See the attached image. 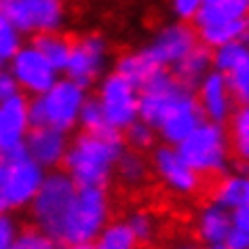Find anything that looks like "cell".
I'll return each mask as SVG.
<instances>
[{
    "mask_svg": "<svg viewBox=\"0 0 249 249\" xmlns=\"http://www.w3.org/2000/svg\"><path fill=\"white\" fill-rule=\"evenodd\" d=\"M203 121L205 116L196 102V93L192 89H186L184 95L167 110V114L157 127V133L165 144L179 146L188 135L195 133V129Z\"/></svg>",
    "mask_w": 249,
    "mask_h": 249,
    "instance_id": "obj_14",
    "label": "cell"
},
{
    "mask_svg": "<svg viewBox=\"0 0 249 249\" xmlns=\"http://www.w3.org/2000/svg\"><path fill=\"white\" fill-rule=\"evenodd\" d=\"M224 245L228 249H249V207L232 211V228Z\"/></svg>",
    "mask_w": 249,
    "mask_h": 249,
    "instance_id": "obj_32",
    "label": "cell"
},
{
    "mask_svg": "<svg viewBox=\"0 0 249 249\" xmlns=\"http://www.w3.org/2000/svg\"><path fill=\"white\" fill-rule=\"evenodd\" d=\"M224 76L228 80V87L232 91L236 104H249V53L243 55L232 68H228Z\"/></svg>",
    "mask_w": 249,
    "mask_h": 249,
    "instance_id": "obj_28",
    "label": "cell"
},
{
    "mask_svg": "<svg viewBox=\"0 0 249 249\" xmlns=\"http://www.w3.org/2000/svg\"><path fill=\"white\" fill-rule=\"evenodd\" d=\"M203 249H228L226 245H224V243H222V245H205Z\"/></svg>",
    "mask_w": 249,
    "mask_h": 249,
    "instance_id": "obj_38",
    "label": "cell"
},
{
    "mask_svg": "<svg viewBox=\"0 0 249 249\" xmlns=\"http://www.w3.org/2000/svg\"><path fill=\"white\" fill-rule=\"evenodd\" d=\"M205 0H169V9L178 21H195L203 9Z\"/></svg>",
    "mask_w": 249,
    "mask_h": 249,
    "instance_id": "obj_35",
    "label": "cell"
},
{
    "mask_svg": "<svg viewBox=\"0 0 249 249\" xmlns=\"http://www.w3.org/2000/svg\"><path fill=\"white\" fill-rule=\"evenodd\" d=\"M108 66V45L99 34H85L72 42L70 61L66 76L76 80L78 85L89 87L106 76Z\"/></svg>",
    "mask_w": 249,
    "mask_h": 249,
    "instance_id": "obj_13",
    "label": "cell"
},
{
    "mask_svg": "<svg viewBox=\"0 0 249 249\" xmlns=\"http://www.w3.org/2000/svg\"><path fill=\"white\" fill-rule=\"evenodd\" d=\"M124 144H127L131 150L135 152H144V150H150L154 146V140H157V129L152 127V124H148L146 121H135L131 127L124 129Z\"/></svg>",
    "mask_w": 249,
    "mask_h": 249,
    "instance_id": "obj_30",
    "label": "cell"
},
{
    "mask_svg": "<svg viewBox=\"0 0 249 249\" xmlns=\"http://www.w3.org/2000/svg\"><path fill=\"white\" fill-rule=\"evenodd\" d=\"M7 68L15 76L23 95L38 97L59 80V70L38 51L34 42L21 45Z\"/></svg>",
    "mask_w": 249,
    "mask_h": 249,
    "instance_id": "obj_9",
    "label": "cell"
},
{
    "mask_svg": "<svg viewBox=\"0 0 249 249\" xmlns=\"http://www.w3.org/2000/svg\"><path fill=\"white\" fill-rule=\"evenodd\" d=\"M196 102L201 106L205 121L228 123L236 110V99L228 87V80L217 70H211L201 83L196 85Z\"/></svg>",
    "mask_w": 249,
    "mask_h": 249,
    "instance_id": "obj_16",
    "label": "cell"
},
{
    "mask_svg": "<svg viewBox=\"0 0 249 249\" xmlns=\"http://www.w3.org/2000/svg\"><path fill=\"white\" fill-rule=\"evenodd\" d=\"M192 169L201 178H217L228 171L232 157L228 129L220 123L203 121L182 144L176 146Z\"/></svg>",
    "mask_w": 249,
    "mask_h": 249,
    "instance_id": "obj_6",
    "label": "cell"
},
{
    "mask_svg": "<svg viewBox=\"0 0 249 249\" xmlns=\"http://www.w3.org/2000/svg\"><path fill=\"white\" fill-rule=\"evenodd\" d=\"M140 249H142V247H140Z\"/></svg>",
    "mask_w": 249,
    "mask_h": 249,
    "instance_id": "obj_42",
    "label": "cell"
},
{
    "mask_svg": "<svg viewBox=\"0 0 249 249\" xmlns=\"http://www.w3.org/2000/svg\"><path fill=\"white\" fill-rule=\"evenodd\" d=\"M32 42L59 72H66L72 53V40H68L59 32H51V34H38Z\"/></svg>",
    "mask_w": 249,
    "mask_h": 249,
    "instance_id": "obj_25",
    "label": "cell"
},
{
    "mask_svg": "<svg viewBox=\"0 0 249 249\" xmlns=\"http://www.w3.org/2000/svg\"><path fill=\"white\" fill-rule=\"evenodd\" d=\"M95 97L114 131L121 133L140 121V89L118 72H110L99 80Z\"/></svg>",
    "mask_w": 249,
    "mask_h": 249,
    "instance_id": "obj_8",
    "label": "cell"
},
{
    "mask_svg": "<svg viewBox=\"0 0 249 249\" xmlns=\"http://www.w3.org/2000/svg\"><path fill=\"white\" fill-rule=\"evenodd\" d=\"M89 249H140V243L127 222L116 220L110 222L99 232V236L91 243Z\"/></svg>",
    "mask_w": 249,
    "mask_h": 249,
    "instance_id": "obj_24",
    "label": "cell"
},
{
    "mask_svg": "<svg viewBox=\"0 0 249 249\" xmlns=\"http://www.w3.org/2000/svg\"><path fill=\"white\" fill-rule=\"evenodd\" d=\"M124 152V140L118 131L80 133L70 142L64 171L83 188H106L116 176Z\"/></svg>",
    "mask_w": 249,
    "mask_h": 249,
    "instance_id": "obj_1",
    "label": "cell"
},
{
    "mask_svg": "<svg viewBox=\"0 0 249 249\" xmlns=\"http://www.w3.org/2000/svg\"><path fill=\"white\" fill-rule=\"evenodd\" d=\"M171 249H201V247H196V243H192V241H178Z\"/></svg>",
    "mask_w": 249,
    "mask_h": 249,
    "instance_id": "obj_37",
    "label": "cell"
},
{
    "mask_svg": "<svg viewBox=\"0 0 249 249\" xmlns=\"http://www.w3.org/2000/svg\"><path fill=\"white\" fill-rule=\"evenodd\" d=\"M211 201L226 207L228 211L247 207V173H224L213 186Z\"/></svg>",
    "mask_w": 249,
    "mask_h": 249,
    "instance_id": "obj_21",
    "label": "cell"
},
{
    "mask_svg": "<svg viewBox=\"0 0 249 249\" xmlns=\"http://www.w3.org/2000/svg\"><path fill=\"white\" fill-rule=\"evenodd\" d=\"M47 171L23 150L0 157V215L32 207Z\"/></svg>",
    "mask_w": 249,
    "mask_h": 249,
    "instance_id": "obj_3",
    "label": "cell"
},
{
    "mask_svg": "<svg viewBox=\"0 0 249 249\" xmlns=\"http://www.w3.org/2000/svg\"><path fill=\"white\" fill-rule=\"evenodd\" d=\"M23 7L30 21V34L59 32L66 21L64 0H23Z\"/></svg>",
    "mask_w": 249,
    "mask_h": 249,
    "instance_id": "obj_19",
    "label": "cell"
},
{
    "mask_svg": "<svg viewBox=\"0 0 249 249\" xmlns=\"http://www.w3.org/2000/svg\"><path fill=\"white\" fill-rule=\"evenodd\" d=\"M21 49V32L0 15V68H7Z\"/></svg>",
    "mask_w": 249,
    "mask_h": 249,
    "instance_id": "obj_31",
    "label": "cell"
},
{
    "mask_svg": "<svg viewBox=\"0 0 249 249\" xmlns=\"http://www.w3.org/2000/svg\"><path fill=\"white\" fill-rule=\"evenodd\" d=\"M17 95H21V89L17 85L15 76L11 74L9 68H0V104L2 102H9Z\"/></svg>",
    "mask_w": 249,
    "mask_h": 249,
    "instance_id": "obj_36",
    "label": "cell"
},
{
    "mask_svg": "<svg viewBox=\"0 0 249 249\" xmlns=\"http://www.w3.org/2000/svg\"><path fill=\"white\" fill-rule=\"evenodd\" d=\"M11 249H57V247H55V241L51 236L42 232L40 228H28V230H19Z\"/></svg>",
    "mask_w": 249,
    "mask_h": 249,
    "instance_id": "obj_33",
    "label": "cell"
},
{
    "mask_svg": "<svg viewBox=\"0 0 249 249\" xmlns=\"http://www.w3.org/2000/svg\"><path fill=\"white\" fill-rule=\"evenodd\" d=\"M0 15L21 34H30V21L26 15L23 0H0Z\"/></svg>",
    "mask_w": 249,
    "mask_h": 249,
    "instance_id": "obj_34",
    "label": "cell"
},
{
    "mask_svg": "<svg viewBox=\"0 0 249 249\" xmlns=\"http://www.w3.org/2000/svg\"><path fill=\"white\" fill-rule=\"evenodd\" d=\"M112 203L106 188L80 186L61 222L57 241L61 247H89L110 224Z\"/></svg>",
    "mask_w": 249,
    "mask_h": 249,
    "instance_id": "obj_2",
    "label": "cell"
},
{
    "mask_svg": "<svg viewBox=\"0 0 249 249\" xmlns=\"http://www.w3.org/2000/svg\"><path fill=\"white\" fill-rule=\"evenodd\" d=\"M247 207H249V171H247Z\"/></svg>",
    "mask_w": 249,
    "mask_h": 249,
    "instance_id": "obj_39",
    "label": "cell"
},
{
    "mask_svg": "<svg viewBox=\"0 0 249 249\" xmlns=\"http://www.w3.org/2000/svg\"><path fill=\"white\" fill-rule=\"evenodd\" d=\"M61 249H89V247H61Z\"/></svg>",
    "mask_w": 249,
    "mask_h": 249,
    "instance_id": "obj_40",
    "label": "cell"
},
{
    "mask_svg": "<svg viewBox=\"0 0 249 249\" xmlns=\"http://www.w3.org/2000/svg\"><path fill=\"white\" fill-rule=\"evenodd\" d=\"M68 148H70L68 133L51 127H32L26 140V152L45 171H53L64 165Z\"/></svg>",
    "mask_w": 249,
    "mask_h": 249,
    "instance_id": "obj_17",
    "label": "cell"
},
{
    "mask_svg": "<svg viewBox=\"0 0 249 249\" xmlns=\"http://www.w3.org/2000/svg\"><path fill=\"white\" fill-rule=\"evenodd\" d=\"M159 70L160 68H157L152 64V59L144 53V49L121 55V57L116 59V68H114V72L124 76L129 83H133L138 89H142V87L152 78V74L159 72Z\"/></svg>",
    "mask_w": 249,
    "mask_h": 249,
    "instance_id": "obj_22",
    "label": "cell"
},
{
    "mask_svg": "<svg viewBox=\"0 0 249 249\" xmlns=\"http://www.w3.org/2000/svg\"><path fill=\"white\" fill-rule=\"evenodd\" d=\"M228 135L232 154L249 167V104H243L234 110L232 118L228 121Z\"/></svg>",
    "mask_w": 249,
    "mask_h": 249,
    "instance_id": "obj_23",
    "label": "cell"
},
{
    "mask_svg": "<svg viewBox=\"0 0 249 249\" xmlns=\"http://www.w3.org/2000/svg\"><path fill=\"white\" fill-rule=\"evenodd\" d=\"M124 222H127L129 228L133 230V234H135V239H138L140 245H150V243L157 239L159 228H160L159 217L146 207L133 209L131 213L124 217Z\"/></svg>",
    "mask_w": 249,
    "mask_h": 249,
    "instance_id": "obj_27",
    "label": "cell"
},
{
    "mask_svg": "<svg viewBox=\"0 0 249 249\" xmlns=\"http://www.w3.org/2000/svg\"><path fill=\"white\" fill-rule=\"evenodd\" d=\"M78 188L80 186L64 169L47 171L45 182H42L30 211H32V220L36 224V228L47 232L53 241L57 239L61 222H64L68 207L72 205Z\"/></svg>",
    "mask_w": 249,
    "mask_h": 249,
    "instance_id": "obj_7",
    "label": "cell"
},
{
    "mask_svg": "<svg viewBox=\"0 0 249 249\" xmlns=\"http://www.w3.org/2000/svg\"><path fill=\"white\" fill-rule=\"evenodd\" d=\"M78 124L83 127L85 133H108V131H114V129L110 127L108 118H106V112H104L102 106H99L97 97L87 99V104L83 106V112H80Z\"/></svg>",
    "mask_w": 249,
    "mask_h": 249,
    "instance_id": "obj_29",
    "label": "cell"
},
{
    "mask_svg": "<svg viewBox=\"0 0 249 249\" xmlns=\"http://www.w3.org/2000/svg\"><path fill=\"white\" fill-rule=\"evenodd\" d=\"M201 45L211 51L228 42H249V0H205L195 19Z\"/></svg>",
    "mask_w": 249,
    "mask_h": 249,
    "instance_id": "obj_5",
    "label": "cell"
},
{
    "mask_svg": "<svg viewBox=\"0 0 249 249\" xmlns=\"http://www.w3.org/2000/svg\"><path fill=\"white\" fill-rule=\"evenodd\" d=\"M148 171H150V165L144 159V154L135 150H124L116 167V178L129 188H140L146 182Z\"/></svg>",
    "mask_w": 249,
    "mask_h": 249,
    "instance_id": "obj_26",
    "label": "cell"
},
{
    "mask_svg": "<svg viewBox=\"0 0 249 249\" xmlns=\"http://www.w3.org/2000/svg\"><path fill=\"white\" fill-rule=\"evenodd\" d=\"M198 45L201 40H198L196 28H190L184 21H173L163 26L152 36V40L144 47V53L160 70H173Z\"/></svg>",
    "mask_w": 249,
    "mask_h": 249,
    "instance_id": "obj_10",
    "label": "cell"
},
{
    "mask_svg": "<svg viewBox=\"0 0 249 249\" xmlns=\"http://www.w3.org/2000/svg\"><path fill=\"white\" fill-rule=\"evenodd\" d=\"M30 131V99L23 93L0 104V157L23 150Z\"/></svg>",
    "mask_w": 249,
    "mask_h": 249,
    "instance_id": "obj_15",
    "label": "cell"
},
{
    "mask_svg": "<svg viewBox=\"0 0 249 249\" xmlns=\"http://www.w3.org/2000/svg\"><path fill=\"white\" fill-rule=\"evenodd\" d=\"M211 70H213V51L205 45H198L196 49H192L171 72L176 74V78L182 85L190 87V89H196V85L201 83Z\"/></svg>",
    "mask_w": 249,
    "mask_h": 249,
    "instance_id": "obj_20",
    "label": "cell"
},
{
    "mask_svg": "<svg viewBox=\"0 0 249 249\" xmlns=\"http://www.w3.org/2000/svg\"><path fill=\"white\" fill-rule=\"evenodd\" d=\"M232 228V211L217 205L215 201L205 203L195 215V234L203 245H222Z\"/></svg>",
    "mask_w": 249,
    "mask_h": 249,
    "instance_id": "obj_18",
    "label": "cell"
},
{
    "mask_svg": "<svg viewBox=\"0 0 249 249\" xmlns=\"http://www.w3.org/2000/svg\"><path fill=\"white\" fill-rule=\"evenodd\" d=\"M186 89L190 87L179 83L171 70L154 72L152 78L140 89V118L157 129L167 110L184 95Z\"/></svg>",
    "mask_w": 249,
    "mask_h": 249,
    "instance_id": "obj_12",
    "label": "cell"
},
{
    "mask_svg": "<svg viewBox=\"0 0 249 249\" xmlns=\"http://www.w3.org/2000/svg\"><path fill=\"white\" fill-rule=\"evenodd\" d=\"M0 249H9V247H4V245H0Z\"/></svg>",
    "mask_w": 249,
    "mask_h": 249,
    "instance_id": "obj_41",
    "label": "cell"
},
{
    "mask_svg": "<svg viewBox=\"0 0 249 249\" xmlns=\"http://www.w3.org/2000/svg\"><path fill=\"white\" fill-rule=\"evenodd\" d=\"M150 167L154 176L165 190L178 196H195L203 186V178L186 163V159L179 154L176 146H159L154 148Z\"/></svg>",
    "mask_w": 249,
    "mask_h": 249,
    "instance_id": "obj_11",
    "label": "cell"
},
{
    "mask_svg": "<svg viewBox=\"0 0 249 249\" xmlns=\"http://www.w3.org/2000/svg\"><path fill=\"white\" fill-rule=\"evenodd\" d=\"M87 99V87L68 76L59 78L47 93L30 99V123L32 127H51L70 133L80 121Z\"/></svg>",
    "mask_w": 249,
    "mask_h": 249,
    "instance_id": "obj_4",
    "label": "cell"
}]
</instances>
